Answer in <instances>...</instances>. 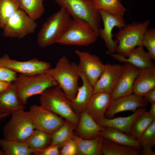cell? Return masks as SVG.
<instances>
[{
    "mask_svg": "<svg viewBox=\"0 0 155 155\" xmlns=\"http://www.w3.org/2000/svg\"><path fill=\"white\" fill-rule=\"evenodd\" d=\"M144 47L142 45L136 47L129 53L126 57L116 53L108 52L107 53L117 61L129 63L140 69H142L154 65L150 54L144 50Z\"/></svg>",
    "mask_w": 155,
    "mask_h": 155,
    "instance_id": "obj_19",
    "label": "cell"
},
{
    "mask_svg": "<svg viewBox=\"0 0 155 155\" xmlns=\"http://www.w3.org/2000/svg\"><path fill=\"white\" fill-rule=\"evenodd\" d=\"M11 83L0 80V94L6 90Z\"/></svg>",
    "mask_w": 155,
    "mask_h": 155,
    "instance_id": "obj_41",
    "label": "cell"
},
{
    "mask_svg": "<svg viewBox=\"0 0 155 155\" xmlns=\"http://www.w3.org/2000/svg\"><path fill=\"white\" fill-rule=\"evenodd\" d=\"M142 45L148 49L152 60L155 61V28L148 29L144 34Z\"/></svg>",
    "mask_w": 155,
    "mask_h": 155,
    "instance_id": "obj_34",
    "label": "cell"
},
{
    "mask_svg": "<svg viewBox=\"0 0 155 155\" xmlns=\"http://www.w3.org/2000/svg\"><path fill=\"white\" fill-rule=\"evenodd\" d=\"M123 69V65L118 63L105 64L102 73L93 86V94L100 92L111 94L117 85Z\"/></svg>",
    "mask_w": 155,
    "mask_h": 155,
    "instance_id": "obj_14",
    "label": "cell"
},
{
    "mask_svg": "<svg viewBox=\"0 0 155 155\" xmlns=\"http://www.w3.org/2000/svg\"><path fill=\"white\" fill-rule=\"evenodd\" d=\"M143 97L148 102L155 103V87L147 92Z\"/></svg>",
    "mask_w": 155,
    "mask_h": 155,
    "instance_id": "obj_39",
    "label": "cell"
},
{
    "mask_svg": "<svg viewBox=\"0 0 155 155\" xmlns=\"http://www.w3.org/2000/svg\"><path fill=\"white\" fill-rule=\"evenodd\" d=\"M155 87V65L140 69L134 82L133 93L143 97L147 92Z\"/></svg>",
    "mask_w": 155,
    "mask_h": 155,
    "instance_id": "obj_20",
    "label": "cell"
},
{
    "mask_svg": "<svg viewBox=\"0 0 155 155\" xmlns=\"http://www.w3.org/2000/svg\"><path fill=\"white\" fill-rule=\"evenodd\" d=\"M119 0L121 1V0Z\"/></svg>",
    "mask_w": 155,
    "mask_h": 155,
    "instance_id": "obj_44",
    "label": "cell"
},
{
    "mask_svg": "<svg viewBox=\"0 0 155 155\" xmlns=\"http://www.w3.org/2000/svg\"><path fill=\"white\" fill-rule=\"evenodd\" d=\"M147 112L150 115L155 118V103L151 104L150 108Z\"/></svg>",
    "mask_w": 155,
    "mask_h": 155,
    "instance_id": "obj_42",
    "label": "cell"
},
{
    "mask_svg": "<svg viewBox=\"0 0 155 155\" xmlns=\"http://www.w3.org/2000/svg\"><path fill=\"white\" fill-rule=\"evenodd\" d=\"M46 73L57 82L68 99L72 101L76 94L79 87V75L67 57L63 55L55 66Z\"/></svg>",
    "mask_w": 155,
    "mask_h": 155,
    "instance_id": "obj_3",
    "label": "cell"
},
{
    "mask_svg": "<svg viewBox=\"0 0 155 155\" xmlns=\"http://www.w3.org/2000/svg\"><path fill=\"white\" fill-rule=\"evenodd\" d=\"M76 127L70 122L65 120L62 125L52 134L50 144L61 146L67 141L73 138V131Z\"/></svg>",
    "mask_w": 155,
    "mask_h": 155,
    "instance_id": "obj_29",
    "label": "cell"
},
{
    "mask_svg": "<svg viewBox=\"0 0 155 155\" xmlns=\"http://www.w3.org/2000/svg\"><path fill=\"white\" fill-rule=\"evenodd\" d=\"M98 37L88 23L73 19L57 43L62 45L88 46L94 43Z\"/></svg>",
    "mask_w": 155,
    "mask_h": 155,
    "instance_id": "obj_8",
    "label": "cell"
},
{
    "mask_svg": "<svg viewBox=\"0 0 155 155\" xmlns=\"http://www.w3.org/2000/svg\"><path fill=\"white\" fill-rule=\"evenodd\" d=\"M146 110V107H140L129 116L111 119L104 117L97 123L102 126L115 128L129 134L135 120Z\"/></svg>",
    "mask_w": 155,
    "mask_h": 155,
    "instance_id": "obj_21",
    "label": "cell"
},
{
    "mask_svg": "<svg viewBox=\"0 0 155 155\" xmlns=\"http://www.w3.org/2000/svg\"><path fill=\"white\" fill-rule=\"evenodd\" d=\"M14 82L19 99L24 106L30 97L40 94L50 87L58 86L47 73L29 76L20 74Z\"/></svg>",
    "mask_w": 155,
    "mask_h": 155,
    "instance_id": "obj_4",
    "label": "cell"
},
{
    "mask_svg": "<svg viewBox=\"0 0 155 155\" xmlns=\"http://www.w3.org/2000/svg\"><path fill=\"white\" fill-rule=\"evenodd\" d=\"M10 114H3L0 113V121L4 119Z\"/></svg>",
    "mask_w": 155,
    "mask_h": 155,
    "instance_id": "obj_43",
    "label": "cell"
},
{
    "mask_svg": "<svg viewBox=\"0 0 155 155\" xmlns=\"http://www.w3.org/2000/svg\"><path fill=\"white\" fill-rule=\"evenodd\" d=\"M80 115L79 123L76 128L80 137L89 139L100 135L104 127L96 122L85 110Z\"/></svg>",
    "mask_w": 155,
    "mask_h": 155,
    "instance_id": "obj_22",
    "label": "cell"
},
{
    "mask_svg": "<svg viewBox=\"0 0 155 155\" xmlns=\"http://www.w3.org/2000/svg\"><path fill=\"white\" fill-rule=\"evenodd\" d=\"M78 155H101L103 137L98 135L94 138L86 139L74 136Z\"/></svg>",
    "mask_w": 155,
    "mask_h": 155,
    "instance_id": "obj_25",
    "label": "cell"
},
{
    "mask_svg": "<svg viewBox=\"0 0 155 155\" xmlns=\"http://www.w3.org/2000/svg\"><path fill=\"white\" fill-rule=\"evenodd\" d=\"M45 0H19L20 8L31 18L36 20L43 13V3Z\"/></svg>",
    "mask_w": 155,
    "mask_h": 155,
    "instance_id": "obj_30",
    "label": "cell"
},
{
    "mask_svg": "<svg viewBox=\"0 0 155 155\" xmlns=\"http://www.w3.org/2000/svg\"><path fill=\"white\" fill-rule=\"evenodd\" d=\"M24 108L19 99L14 83L0 94V113L10 115L19 109Z\"/></svg>",
    "mask_w": 155,
    "mask_h": 155,
    "instance_id": "obj_23",
    "label": "cell"
},
{
    "mask_svg": "<svg viewBox=\"0 0 155 155\" xmlns=\"http://www.w3.org/2000/svg\"><path fill=\"white\" fill-rule=\"evenodd\" d=\"M93 1L97 10H105L116 16H123L127 10L119 0H93Z\"/></svg>",
    "mask_w": 155,
    "mask_h": 155,
    "instance_id": "obj_31",
    "label": "cell"
},
{
    "mask_svg": "<svg viewBox=\"0 0 155 155\" xmlns=\"http://www.w3.org/2000/svg\"><path fill=\"white\" fill-rule=\"evenodd\" d=\"M154 121L155 118L150 115L146 111L135 120L129 134L139 140L143 132Z\"/></svg>",
    "mask_w": 155,
    "mask_h": 155,
    "instance_id": "obj_33",
    "label": "cell"
},
{
    "mask_svg": "<svg viewBox=\"0 0 155 155\" xmlns=\"http://www.w3.org/2000/svg\"><path fill=\"white\" fill-rule=\"evenodd\" d=\"M152 148L149 147H143L140 150L141 154L143 155H155V152L153 151Z\"/></svg>",
    "mask_w": 155,
    "mask_h": 155,
    "instance_id": "obj_40",
    "label": "cell"
},
{
    "mask_svg": "<svg viewBox=\"0 0 155 155\" xmlns=\"http://www.w3.org/2000/svg\"><path fill=\"white\" fill-rule=\"evenodd\" d=\"M3 127L4 138L24 142L35 129L30 115L22 108L13 112Z\"/></svg>",
    "mask_w": 155,
    "mask_h": 155,
    "instance_id": "obj_7",
    "label": "cell"
},
{
    "mask_svg": "<svg viewBox=\"0 0 155 155\" xmlns=\"http://www.w3.org/2000/svg\"><path fill=\"white\" fill-rule=\"evenodd\" d=\"M35 128L52 134L60 128L65 121L63 118L40 105L34 104L29 111Z\"/></svg>",
    "mask_w": 155,
    "mask_h": 155,
    "instance_id": "obj_10",
    "label": "cell"
},
{
    "mask_svg": "<svg viewBox=\"0 0 155 155\" xmlns=\"http://www.w3.org/2000/svg\"><path fill=\"white\" fill-rule=\"evenodd\" d=\"M60 150V155H75L77 154V146L73 138L64 143Z\"/></svg>",
    "mask_w": 155,
    "mask_h": 155,
    "instance_id": "obj_36",
    "label": "cell"
},
{
    "mask_svg": "<svg viewBox=\"0 0 155 155\" xmlns=\"http://www.w3.org/2000/svg\"><path fill=\"white\" fill-rule=\"evenodd\" d=\"M51 139L52 134L35 129L24 142L34 153L49 146Z\"/></svg>",
    "mask_w": 155,
    "mask_h": 155,
    "instance_id": "obj_28",
    "label": "cell"
},
{
    "mask_svg": "<svg viewBox=\"0 0 155 155\" xmlns=\"http://www.w3.org/2000/svg\"><path fill=\"white\" fill-rule=\"evenodd\" d=\"M98 11L104 24L103 28H100L99 29V36L104 40L108 52L114 53L116 51L118 42L116 39H113L114 35L112 34V31L115 27L119 29L124 27L126 24L125 21L123 16L115 15L104 10Z\"/></svg>",
    "mask_w": 155,
    "mask_h": 155,
    "instance_id": "obj_12",
    "label": "cell"
},
{
    "mask_svg": "<svg viewBox=\"0 0 155 155\" xmlns=\"http://www.w3.org/2000/svg\"><path fill=\"white\" fill-rule=\"evenodd\" d=\"M17 76L16 72L0 65V80L12 82L16 80Z\"/></svg>",
    "mask_w": 155,
    "mask_h": 155,
    "instance_id": "obj_37",
    "label": "cell"
},
{
    "mask_svg": "<svg viewBox=\"0 0 155 155\" xmlns=\"http://www.w3.org/2000/svg\"></svg>",
    "mask_w": 155,
    "mask_h": 155,
    "instance_id": "obj_45",
    "label": "cell"
},
{
    "mask_svg": "<svg viewBox=\"0 0 155 155\" xmlns=\"http://www.w3.org/2000/svg\"><path fill=\"white\" fill-rule=\"evenodd\" d=\"M40 95L41 106L77 127L79 120V115L74 111L71 101L58 86L47 88Z\"/></svg>",
    "mask_w": 155,
    "mask_h": 155,
    "instance_id": "obj_1",
    "label": "cell"
},
{
    "mask_svg": "<svg viewBox=\"0 0 155 155\" xmlns=\"http://www.w3.org/2000/svg\"><path fill=\"white\" fill-rule=\"evenodd\" d=\"M150 22L148 19L140 22H133L120 29L115 35L116 39L118 42L116 53L126 57L134 49L142 45L143 36Z\"/></svg>",
    "mask_w": 155,
    "mask_h": 155,
    "instance_id": "obj_5",
    "label": "cell"
},
{
    "mask_svg": "<svg viewBox=\"0 0 155 155\" xmlns=\"http://www.w3.org/2000/svg\"><path fill=\"white\" fill-rule=\"evenodd\" d=\"M65 8L73 19L85 21L92 26L99 36L101 18L91 0H55Z\"/></svg>",
    "mask_w": 155,
    "mask_h": 155,
    "instance_id": "obj_6",
    "label": "cell"
},
{
    "mask_svg": "<svg viewBox=\"0 0 155 155\" xmlns=\"http://www.w3.org/2000/svg\"><path fill=\"white\" fill-rule=\"evenodd\" d=\"M113 100L111 93L104 92L93 93L85 110L98 123L104 117Z\"/></svg>",
    "mask_w": 155,
    "mask_h": 155,
    "instance_id": "obj_17",
    "label": "cell"
},
{
    "mask_svg": "<svg viewBox=\"0 0 155 155\" xmlns=\"http://www.w3.org/2000/svg\"><path fill=\"white\" fill-rule=\"evenodd\" d=\"M148 102L143 97L133 93L118 97L113 100L105 113V117L112 118L116 114L123 111L134 112L139 108L147 106Z\"/></svg>",
    "mask_w": 155,
    "mask_h": 155,
    "instance_id": "obj_15",
    "label": "cell"
},
{
    "mask_svg": "<svg viewBox=\"0 0 155 155\" xmlns=\"http://www.w3.org/2000/svg\"><path fill=\"white\" fill-rule=\"evenodd\" d=\"M72 19L66 9L60 10L49 17L43 24L37 37V43L41 47L57 43L66 31Z\"/></svg>",
    "mask_w": 155,
    "mask_h": 155,
    "instance_id": "obj_2",
    "label": "cell"
},
{
    "mask_svg": "<svg viewBox=\"0 0 155 155\" xmlns=\"http://www.w3.org/2000/svg\"><path fill=\"white\" fill-rule=\"evenodd\" d=\"M123 66L122 73L111 93L113 100L133 93V84L140 69L127 63H124Z\"/></svg>",
    "mask_w": 155,
    "mask_h": 155,
    "instance_id": "obj_16",
    "label": "cell"
},
{
    "mask_svg": "<svg viewBox=\"0 0 155 155\" xmlns=\"http://www.w3.org/2000/svg\"><path fill=\"white\" fill-rule=\"evenodd\" d=\"M0 65L16 73L29 76L46 73L51 67L50 63L37 58L20 61L10 59L7 54L0 57Z\"/></svg>",
    "mask_w": 155,
    "mask_h": 155,
    "instance_id": "obj_11",
    "label": "cell"
},
{
    "mask_svg": "<svg viewBox=\"0 0 155 155\" xmlns=\"http://www.w3.org/2000/svg\"><path fill=\"white\" fill-rule=\"evenodd\" d=\"M75 53L79 59L78 69L93 86L102 73L105 64L98 57L88 52L77 49Z\"/></svg>",
    "mask_w": 155,
    "mask_h": 155,
    "instance_id": "obj_13",
    "label": "cell"
},
{
    "mask_svg": "<svg viewBox=\"0 0 155 155\" xmlns=\"http://www.w3.org/2000/svg\"><path fill=\"white\" fill-rule=\"evenodd\" d=\"M139 141L142 148L147 147L152 148L155 145V121L143 132Z\"/></svg>",
    "mask_w": 155,
    "mask_h": 155,
    "instance_id": "obj_35",
    "label": "cell"
},
{
    "mask_svg": "<svg viewBox=\"0 0 155 155\" xmlns=\"http://www.w3.org/2000/svg\"><path fill=\"white\" fill-rule=\"evenodd\" d=\"M0 146L5 155H30L33 151L24 142L8 140H0Z\"/></svg>",
    "mask_w": 155,
    "mask_h": 155,
    "instance_id": "obj_27",
    "label": "cell"
},
{
    "mask_svg": "<svg viewBox=\"0 0 155 155\" xmlns=\"http://www.w3.org/2000/svg\"><path fill=\"white\" fill-rule=\"evenodd\" d=\"M72 65L79 74L82 83L79 86L75 96L71 101L72 107L74 111L78 115L85 110L87 104L93 94V86L86 76L78 69L75 63Z\"/></svg>",
    "mask_w": 155,
    "mask_h": 155,
    "instance_id": "obj_18",
    "label": "cell"
},
{
    "mask_svg": "<svg viewBox=\"0 0 155 155\" xmlns=\"http://www.w3.org/2000/svg\"><path fill=\"white\" fill-rule=\"evenodd\" d=\"M20 9L19 0H0V28Z\"/></svg>",
    "mask_w": 155,
    "mask_h": 155,
    "instance_id": "obj_32",
    "label": "cell"
},
{
    "mask_svg": "<svg viewBox=\"0 0 155 155\" xmlns=\"http://www.w3.org/2000/svg\"><path fill=\"white\" fill-rule=\"evenodd\" d=\"M100 135L119 144L134 147L140 150L142 148L138 140L130 134L115 128L104 127Z\"/></svg>",
    "mask_w": 155,
    "mask_h": 155,
    "instance_id": "obj_24",
    "label": "cell"
},
{
    "mask_svg": "<svg viewBox=\"0 0 155 155\" xmlns=\"http://www.w3.org/2000/svg\"><path fill=\"white\" fill-rule=\"evenodd\" d=\"M37 26L34 20L21 8L8 20L3 29L7 37L22 38L33 33Z\"/></svg>",
    "mask_w": 155,
    "mask_h": 155,
    "instance_id": "obj_9",
    "label": "cell"
},
{
    "mask_svg": "<svg viewBox=\"0 0 155 155\" xmlns=\"http://www.w3.org/2000/svg\"><path fill=\"white\" fill-rule=\"evenodd\" d=\"M60 146L50 144L47 147L34 152L33 154L36 155H59Z\"/></svg>",
    "mask_w": 155,
    "mask_h": 155,
    "instance_id": "obj_38",
    "label": "cell"
},
{
    "mask_svg": "<svg viewBox=\"0 0 155 155\" xmlns=\"http://www.w3.org/2000/svg\"><path fill=\"white\" fill-rule=\"evenodd\" d=\"M101 150L104 155H139L140 150L119 144L103 138Z\"/></svg>",
    "mask_w": 155,
    "mask_h": 155,
    "instance_id": "obj_26",
    "label": "cell"
}]
</instances>
